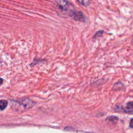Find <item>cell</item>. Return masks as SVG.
<instances>
[{"mask_svg": "<svg viewBox=\"0 0 133 133\" xmlns=\"http://www.w3.org/2000/svg\"><path fill=\"white\" fill-rule=\"evenodd\" d=\"M68 15L75 21L80 22H85L86 21L85 16L82 11L71 9L68 11Z\"/></svg>", "mask_w": 133, "mask_h": 133, "instance_id": "6da1fadb", "label": "cell"}, {"mask_svg": "<svg viewBox=\"0 0 133 133\" xmlns=\"http://www.w3.org/2000/svg\"><path fill=\"white\" fill-rule=\"evenodd\" d=\"M15 101L21 105L25 109H31L36 104V102L35 101H32L27 97H23L15 100Z\"/></svg>", "mask_w": 133, "mask_h": 133, "instance_id": "7a4b0ae2", "label": "cell"}, {"mask_svg": "<svg viewBox=\"0 0 133 133\" xmlns=\"http://www.w3.org/2000/svg\"><path fill=\"white\" fill-rule=\"evenodd\" d=\"M56 5L57 7L62 11H68L69 10V7L70 6L71 4L69 1L60 0L56 1Z\"/></svg>", "mask_w": 133, "mask_h": 133, "instance_id": "3957f363", "label": "cell"}, {"mask_svg": "<svg viewBox=\"0 0 133 133\" xmlns=\"http://www.w3.org/2000/svg\"><path fill=\"white\" fill-rule=\"evenodd\" d=\"M122 110L126 113L133 114V101L128 102L126 106L122 108Z\"/></svg>", "mask_w": 133, "mask_h": 133, "instance_id": "277c9868", "label": "cell"}, {"mask_svg": "<svg viewBox=\"0 0 133 133\" xmlns=\"http://www.w3.org/2000/svg\"><path fill=\"white\" fill-rule=\"evenodd\" d=\"M8 105V101L6 100L2 99L0 101V109L1 111L4 110L6 109Z\"/></svg>", "mask_w": 133, "mask_h": 133, "instance_id": "5b68a950", "label": "cell"}, {"mask_svg": "<svg viewBox=\"0 0 133 133\" xmlns=\"http://www.w3.org/2000/svg\"><path fill=\"white\" fill-rule=\"evenodd\" d=\"M104 32L103 30H99L97 32H96L95 33V34H94V36H93V40L94 41H96L97 40L99 37L102 36L103 33Z\"/></svg>", "mask_w": 133, "mask_h": 133, "instance_id": "8992f818", "label": "cell"}, {"mask_svg": "<svg viewBox=\"0 0 133 133\" xmlns=\"http://www.w3.org/2000/svg\"><path fill=\"white\" fill-rule=\"evenodd\" d=\"M123 86V84L121 82H117L113 86V90H118L122 88Z\"/></svg>", "mask_w": 133, "mask_h": 133, "instance_id": "52a82bcc", "label": "cell"}, {"mask_svg": "<svg viewBox=\"0 0 133 133\" xmlns=\"http://www.w3.org/2000/svg\"><path fill=\"white\" fill-rule=\"evenodd\" d=\"M77 2H78L81 5H82L84 6L87 7L90 5V4L91 3V1H85V0H84V1H77Z\"/></svg>", "mask_w": 133, "mask_h": 133, "instance_id": "ba28073f", "label": "cell"}, {"mask_svg": "<svg viewBox=\"0 0 133 133\" xmlns=\"http://www.w3.org/2000/svg\"><path fill=\"white\" fill-rule=\"evenodd\" d=\"M108 119H109L110 121H112L113 122H117L118 120V118L114 116H111L108 117Z\"/></svg>", "mask_w": 133, "mask_h": 133, "instance_id": "9c48e42d", "label": "cell"}, {"mask_svg": "<svg viewBox=\"0 0 133 133\" xmlns=\"http://www.w3.org/2000/svg\"><path fill=\"white\" fill-rule=\"evenodd\" d=\"M129 127L130 128H133V118H131L130 121V123H129Z\"/></svg>", "mask_w": 133, "mask_h": 133, "instance_id": "30bf717a", "label": "cell"}, {"mask_svg": "<svg viewBox=\"0 0 133 133\" xmlns=\"http://www.w3.org/2000/svg\"><path fill=\"white\" fill-rule=\"evenodd\" d=\"M3 83V79L2 78H1V85H2Z\"/></svg>", "mask_w": 133, "mask_h": 133, "instance_id": "8fae6325", "label": "cell"}]
</instances>
